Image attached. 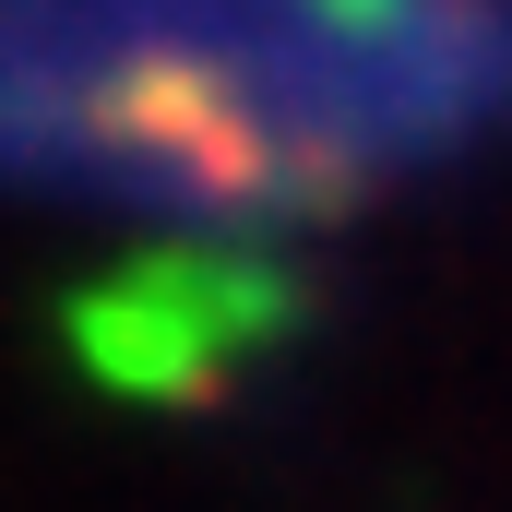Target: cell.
<instances>
[{
    "instance_id": "6da1fadb",
    "label": "cell",
    "mask_w": 512,
    "mask_h": 512,
    "mask_svg": "<svg viewBox=\"0 0 512 512\" xmlns=\"http://www.w3.org/2000/svg\"><path fill=\"white\" fill-rule=\"evenodd\" d=\"M512 143V0H0V191L274 251Z\"/></svg>"
}]
</instances>
